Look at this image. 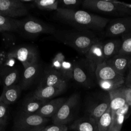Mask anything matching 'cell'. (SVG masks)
I'll use <instances>...</instances> for the list:
<instances>
[{
  "mask_svg": "<svg viewBox=\"0 0 131 131\" xmlns=\"http://www.w3.org/2000/svg\"><path fill=\"white\" fill-rule=\"evenodd\" d=\"M55 16L62 22L76 29L90 31H100L104 29L109 19L83 10L68 9L58 7Z\"/></svg>",
  "mask_w": 131,
  "mask_h": 131,
  "instance_id": "cell-1",
  "label": "cell"
},
{
  "mask_svg": "<svg viewBox=\"0 0 131 131\" xmlns=\"http://www.w3.org/2000/svg\"><path fill=\"white\" fill-rule=\"evenodd\" d=\"M59 42L85 54L91 46L99 40L93 32L78 29H59L53 34Z\"/></svg>",
  "mask_w": 131,
  "mask_h": 131,
  "instance_id": "cell-2",
  "label": "cell"
},
{
  "mask_svg": "<svg viewBox=\"0 0 131 131\" xmlns=\"http://www.w3.org/2000/svg\"><path fill=\"white\" fill-rule=\"evenodd\" d=\"M82 6L91 10L117 16L131 15V9L125 6L122 2L109 0H84Z\"/></svg>",
  "mask_w": 131,
  "mask_h": 131,
  "instance_id": "cell-3",
  "label": "cell"
},
{
  "mask_svg": "<svg viewBox=\"0 0 131 131\" xmlns=\"http://www.w3.org/2000/svg\"><path fill=\"white\" fill-rule=\"evenodd\" d=\"M49 119L37 114H26L21 113L15 120L14 131H40L46 126Z\"/></svg>",
  "mask_w": 131,
  "mask_h": 131,
  "instance_id": "cell-4",
  "label": "cell"
},
{
  "mask_svg": "<svg viewBox=\"0 0 131 131\" xmlns=\"http://www.w3.org/2000/svg\"><path fill=\"white\" fill-rule=\"evenodd\" d=\"M18 32L29 36H37L41 34H54L56 29L54 27L41 20L27 18L23 20H17Z\"/></svg>",
  "mask_w": 131,
  "mask_h": 131,
  "instance_id": "cell-5",
  "label": "cell"
},
{
  "mask_svg": "<svg viewBox=\"0 0 131 131\" xmlns=\"http://www.w3.org/2000/svg\"><path fill=\"white\" fill-rule=\"evenodd\" d=\"M80 100L78 94L71 95L62 104L57 113L52 117L53 123L57 125H66L72 119L73 114Z\"/></svg>",
  "mask_w": 131,
  "mask_h": 131,
  "instance_id": "cell-6",
  "label": "cell"
},
{
  "mask_svg": "<svg viewBox=\"0 0 131 131\" xmlns=\"http://www.w3.org/2000/svg\"><path fill=\"white\" fill-rule=\"evenodd\" d=\"M7 57L15 58L20 61L24 68L38 62V54L35 48L31 46H20L11 49Z\"/></svg>",
  "mask_w": 131,
  "mask_h": 131,
  "instance_id": "cell-7",
  "label": "cell"
},
{
  "mask_svg": "<svg viewBox=\"0 0 131 131\" xmlns=\"http://www.w3.org/2000/svg\"><path fill=\"white\" fill-rule=\"evenodd\" d=\"M28 13L27 8L20 0H0V15L12 18Z\"/></svg>",
  "mask_w": 131,
  "mask_h": 131,
  "instance_id": "cell-8",
  "label": "cell"
},
{
  "mask_svg": "<svg viewBox=\"0 0 131 131\" xmlns=\"http://www.w3.org/2000/svg\"><path fill=\"white\" fill-rule=\"evenodd\" d=\"M105 34L109 37H117L131 32V16L122 17L110 20Z\"/></svg>",
  "mask_w": 131,
  "mask_h": 131,
  "instance_id": "cell-9",
  "label": "cell"
},
{
  "mask_svg": "<svg viewBox=\"0 0 131 131\" xmlns=\"http://www.w3.org/2000/svg\"><path fill=\"white\" fill-rule=\"evenodd\" d=\"M93 72L85 60V66H82L79 62H73L72 78L80 84L86 88L92 87L94 85V80L92 77Z\"/></svg>",
  "mask_w": 131,
  "mask_h": 131,
  "instance_id": "cell-10",
  "label": "cell"
},
{
  "mask_svg": "<svg viewBox=\"0 0 131 131\" xmlns=\"http://www.w3.org/2000/svg\"><path fill=\"white\" fill-rule=\"evenodd\" d=\"M66 80L59 72L52 68L45 71L38 86H52L66 90Z\"/></svg>",
  "mask_w": 131,
  "mask_h": 131,
  "instance_id": "cell-11",
  "label": "cell"
},
{
  "mask_svg": "<svg viewBox=\"0 0 131 131\" xmlns=\"http://www.w3.org/2000/svg\"><path fill=\"white\" fill-rule=\"evenodd\" d=\"M84 55L87 63L91 70L95 73L97 66L105 61L102 53V41H96Z\"/></svg>",
  "mask_w": 131,
  "mask_h": 131,
  "instance_id": "cell-12",
  "label": "cell"
},
{
  "mask_svg": "<svg viewBox=\"0 0 131 131\" xmlns=\"http://www.w3.org/2000/svg\"><path fill=\"white\" fill-rule=\"evenodd\" d=\"M52 68L59 72L66 79L72 78L73 63L66 61L62 53H59L54 57Z\"/></svg>",
  "mask_w": 131,
  "mask_h": 131,
  "instance_id": "cell-13",
  "label": "cell"
},
{
  "mask_svg": "<svg viewBox=\"0 0 131 131\" xmlns=\"http://www.w3.org/2000/svg\"><path fill=\"white\" fill-rule=\"evenodd\" d=\"M110 99L108 94L100 98L92 104L88 109L89 117L94 120L96 123L101 116L110 107Z\"/></svg>",
  "mask_w": 131,
  "mask_h": 131,
  "instance_id": "cell-14",
  "label": "cell"
},
{
  "mask_svg": "<svg viewBox=\"0 0 131 131\" xmlns=\"http://www.w3.org/2000/svg\"><path fill=\"white\" fill-rule=\"evenodd\" d=\"M130 60V55H117L106 60L105 62L118 74L125 77V73L128 70Z\"/></svg>",
  "mask_w": 131,
  "mask_h": 131,
  "instance_id": "cell-15",
  "label": "cell"
},
{
  "mask_svg": "<svg viewBox=\"0 0 131 131\" xmlns=\"http://www.w3.org/2000/svg\"><path fill=\"white\" fill-rule=\"evenodd\" d=\"M66 100V98L64 97H60L47 102L35 114L45 118H52L57 113Z\"/></svg>",
  "mask_w": 131,
  "mask_h": 131,
  "instance_id": "cell-16",
  "label": "cell"
},
{
  "mask_svg": "<svg viewBox=\"0 0 131 131\" xmlns=\"http://www.w3.org/2000/svg\"><path fill=\"white\" fill-rule=\"evenodd\" d=\"M124 85L108 92L110 99V107L112 113L127 104L124 96Z\"/></svg>",
  "mask_w": 131,
  "mask_h": 131,
  "instance_id": "cell-17",
  "label": "cell"
},
{
  "mask_svg": "<svg viewBox=\"0 0 131 131\" xmlns=\"http://www.w3.org/2000/svg\"><path fill=\"white\" fill-rule=\"evenodd\" d=\"M95 75L97 81L107 80L124 77L118 74L106 63L105 61L97 66L95 71Z\"/></svg>",
  "mask_w": 131,
  "mask_h": 131,
  "instance_id": "cell-18",
  "label": "cell"
},
{
  "mask_svg": "<svg viewBox=\"0 0 131 131\" xmlns=\"http://www.w3.org/2000/svg\"><path fill=\"white\" fill-rule=\"evenodd\" d=\"M38 63L30 65L25 69L23 72L20 86L22 90L28 89L33 83L39 73Z\"/></svg>",
  "mask_w": 131,
  "mask_h": 131,
  "instance_id": "cell-19",
  "label": "cell"
},
{
  "mask_svg": "<svg viewBox=\"0 0 131 131\" xmlns=\"http://www.w3.org/2000/svg\"><path fill=\"white\" fill-rule=\"evenodd\" d=\"M22 90L19 85H12L4 88L0 96V101L8 105L16 102L20 96Z\"/></svg>",
  "mask_w": 131,
  "mask_h": 131,
  "instance_id": "cell-20",
  "label": "cell"
},
{
  "mask_svg": "<svg viewBox=\"0 0 131 131\" xmlns=\"http://www.w3.org/2000/svg\"><path fill=\"white\" fill-rule=\"evenodd\" d=\"M131 107L126 104L122 107L112 113V131H120L123 123L130 113Z\"/></svg>",
  "mask_w": 131,
  "mask_h": 131,
  "instance_id": "cell-21",
  "label": "cell"
},
{
  "mask_svg": "<svg viewBox=\"0 0 131 131\" xmlns=\"http://www.w3.org/2000/svg\"><path fill=\"white\" fill-rule=\"evenodd\" d=\"M70 128L74 131H98L97 123L89 117L76 120L70 125Z\"/></svg>",
  "mask_w": 131,
  "mask_h": 131,
  "instance_id": "cell-22",
  "label": "cell"
},
{
  "mask_svg": "<svg viewBox=\"0 0 131 131\" xmlns=\"http://www.w3.org/2000/svg\"><path fill=\"white\" fill-rule=\"evenodd\" d=\"M65 90L52 86H38L33 94V96L38 99L48 100L63 92Z\"/></svg>",
  "mask_w": 131,
  "mask_h": 131,
  "instance_id": "cell-23",
  "label": "cell"
},
{
  "mask_svg": "<svg viewBox=\"0 0 131 131\" xmlns=\"http://www.w3.org/2000/svg\"><path fill=\"white\" fill-rule=\"evenodd\" d=\"M121 46V40L114 39L102 42V53L105 59L106 60L118 54Z\"/></svg>",
  "mask_w": 131,
  "mask_h": 131,
  "instance_id": "cell-24",
  "label": "cell"
},
{
  "mask_svg": "<svg viewBox=\"0 0 131 131\" xmlns=\"http://www.w3.org/2000/svg\"><path fill=\"white\" fill-rule=\"evenodd\" d=\"M47 102V100L38 99L32 95L25 99L22 106L21 113L26 114H35Z\"/></svg>",
  "mask_w": 131,
  "mask_h": 131,
  "instance_id": "cell-25",
  "label": "cell"
},
{
  "mask_svg": "<svg viewBox=\"0 0 131 131\" xmlns=\"http://www.w3.org/2000/svg\"><path fill=\"white\" fill-rule=\"evenodd\" d=\"M18 71L15 69H8L3 73L2 83L4 88L14 85L18 78Z\"/></svg>",
  "mask_w": 131,
  "mask_h": 131,
  "instance_id": "cell-26",
  "label": "cell"
},
{
  "mask_svg": "<svg viewBox=\"0 0 131 131\" xmlns=\"http://www.w3.org/2000/svg\"><path fill=\"white\" fill-rule=\"evenodd\" d=\"M112 117L111 108L109 107L101 116L97 122L98 131H112Z\"/></svg>",
  "mask_w": 131,
  "mask_h": 131,
  "instance_id": "cell-27",
  "label": "cell"
},
{
  "mask_svg": "<svg viewBox=\"0 0 131 131\" xmlns=\"http://www.w3.org/2000/svg\"><path fill=\"white\" fill-rule=\"evenodd\" d=\"M97 81L99 86L102 90L108 92L124 85V77L107 80H99Z\"/></svg>",
  "mask_w": 131,
  "mask_h": 131,
  "instance_id": "cell-28",
  "label": "cell"
},
{
  "mask_svg": "<svg viewBox=\"0 0 131 131\" xmlns=\"http://www.w3.org/2000/svg\"><path fill=\"white\" fill-rule=\"evenodd\" d=\"M0 30L2 32H18L17 19L0 15Z\"/></svg>",
  "mask_w": 131,
  "mask_h": 131,
  "instance_id": "cell-29",
  "label": "cell"
},
{
  "mask_svg": "<svg viewBox=\"0 0 131 131\" xmlns=\"http://www.w3.org/2000/svg\"><path fill=\"white\" fill-rule=\"evenodd\" d=\"M37 8L48 11H56L58 8V0H34L33 4Z\"/></svg>",
  "mask_w": 131,
  "mask_h": 131,
  "instance_id": "cell-30",
  "label": "cell"
},
{
  "mask_svg": "<svg viewBox=\"0 0 131 131\" xmlns=\"http://www.w3.org/2000/svg\"><path fill=\"white\" fill-rule=\"evenodd\" d=\"M121 46L118 55L131 56V32L121 36Z\"/></svg>",
  "mask_w": 131,
  "mask_h": 131,
  "instance_id": "cell-31",
  "label": "cell"
},
{
  "mask_svg": "<svg viewBox=\"0 0 131 131\" xmlns=\"http://www.w3.org/2000/svg\"><path fill=\"white\" fill-rule=\"evenodd\" d=\"M82 2L79 0H61L59 1L58 6L60 5L59 7L64 9H75V8L80 5Z\"/></svg>",
  "mask_w": 131,
  "mask_h": 131,
  "instance_id": "cell-32",
  "label": "cell"
},
{
  "mask_svg": "<svg viewBox=\"0 0 131 131\" xmlns=\"http://www.w3.org/2000/svg\"><path fill=\"white\" fill-rule=\"evenodd\" d=\"M8 106L0 101V125L4 126L6 124L8 118Z\"/></svg>",
  "mask_w": 131,
  "mask_h": 131,
  "instance_id": "cell-33",
  "label": "cell"
},
{
  "mask_svg": "<svg viewBox=\"0 0 131 131\" xmlns=\"http://www.w3.org/2000/svg\"><path fill=\"white\" fill-rule=\"evenodd\" d=\"M68 127L66 125L52 124L46 126L40 131H68Z\"/></svg>",
  "mask_w": 131,
  "mask_h": 131,
  "instance_id": "cell-34",
  "label": "cell"
},
{
  "mask_svg": "<svg viewBox=\"0 0 131 131\" xmlns=\"http://www.w3.org/2000/svg\"><path fill=\"white\" fill-rule=\"evenodd\" d=\"M124 92L126 104L131 107V88L126 87L124 85Z\"/></svg>",
  "mask_w": 131,
  "mask_h": 131,
  "instance_id": "cell-35",
  "label": "cell"
},
{
  "mask_svg": "<svg viewBox=\"0 0 131 131\" xmlns=\"http://www.w3.org/2000/svg\"><path fill=\"white\" fill-rule=\"evenodd\" d=\"M124 85L131 88V69H128L126 76L124 77Z\"/></svg>",
  "mask_w": 131,
  "mask_h": 131,
  "instance_id": "cell-36",
  "label": "cell"
},
{
  "mask_svg": "<svg viewBox=\"0 0 131 131\" xmlns=\"http://www.w3.org/2000/svg\"><path fill=\"white\" fill-rule=\"evenodd\" d=\"M7 57V54L4 51L0 52V67L5 62Z\"/></svg>",
  "mask_w": 131,
  "mask_h": 131,
  "instance_id": "cell-37",
  "label": "cell"
},
{
  "mask_svg": "<svg viewBox=\"0 0 131 131\" xmlns=\"http://www.w3.org/2000/svg\"><path fill=\"white\" fill-rule=\"evenodd\" d=\"M123 4L124 5H125V6L129 8L130 9H131V4H126V3H123Z\"/></svg>",
  "mask_w": 131,
  "mask_h": 131,
  "instance_id": "cell-38",
  "label": "cell"
},
{
  "mask_svg": "<svg viewBox=\"0 0 131 131\" xmlns=\"http://www.w3.org/2000/svg\"><path fill=\"white\" fill-rule=\"evenodd\" d=\"M0 131H4V129L3 128V126L0 125Z\"/></svg>",
  "mask_w": 131,
  "mask_h": 131,
  "instance_id": "cell-39",
  "label": "cell"
},
{
  "mask_svg": "<svg viewBox=\"0 0 131 131\" xmlns=\"http://www.w3.org/2000/svg\"><path fill=\"white\" fill-rule=\"evenodd\" d=\"M131 69V60H130V63L129 64V69Z\"/></svg>",
  "mask_w": 131,
  "mask_h": 131,
  "instance_id": "cell-40",
  "label": "cell"
},
{
  "mask_svg": "<svg viewBox=\"0 0 131 131\" xmlns=\"http://www.w3.org/2000/svg\"><path fill=\"white\" fill-rule=\"evenodd\" d=\"M0 32H2V31H1V30H0Z\"/></svg>",
  "mask_w": 131,
  "mask_h": 131,
  "instance_id": "cell-41",
  "label": "cell"
}]
</instances>
